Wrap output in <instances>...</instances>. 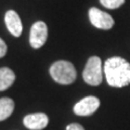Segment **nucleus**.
<instances>
[{"label":"nucleus","mask_w":130,"mask_h":130,"mask_svg":"<svg viewBox=\"0 0 130 130\" xmlns=\"http://www.w3.org/2000/svg\"><path fill=\"white\" fill-rule=\"evenodd\" d=\"M104 75L109 86L121 88L130 84V63L119 56H113L104 63Z\"/></svg>","instance_id":"obj_1"},{"label":"nucleus","mask_w":130,"mask_h":130,"mask_svg":"<svg viewBox=\"0 0 130 130\" xmlns=\"http://www.w3.org/2000/svg\"><path fill=\"white\" fill-rule=\"evenodd\" d=\"M49 73L52 79L61 85H71L76 80L75 66L68 61H58L51 65Z\"/></svg>","instance_id":"obj_2"},{"label":"nucleus","mask_w":130,"mask_h":130,"mask_svg":"<svg viewBox=\"0 0 130 130\" xmlns=\"http://www.w3.org/2000/svg\"><path fill=\"white\" fill-rule=\"evenodd\" d=\"M103 67L99 56H91L85 66L83 72V78L88 85L99 86L103 79Z\"/></svg>","instance_id":"obj_3"},{"label":"nucleus","mask_w":130,"mask_h":130,"mask_svg":"<svg viewBox=\"0 0 130 130\" xmlns=\"http://www.w3.org/2000/svg\"><path fill=\"white\" fill-rule=\"evenodd\" d=\"M48 39V26L42 21L32 24L29 31V43L34 49L41 48Z\"/></svg>","instance_id":"obj_4"},{"label":"nucleus","mask_w":130,"mask_h":130,"mask_svg":"<svg viewBox=\"0 0 130 130\" xmlns=\"http://www.w3.org/2000/svg\"><path fill=\"white\" fill-rule=\"evenodd\" d=\"M89 20L93 26L100 29H111L114 26V19L98 8H91L89 10Z\"/></svg>","instance_id":"obj_5"},{"label":"nucleus","mask_w":130,"mask_h":130,"mask_svg":"<svg viewBox=\"0 0 130 130\" xmlns=\"http://www.w3.org/2000/svg\"><path fill=\"white\" fill-rule=\"evenodd\" d=\"M100 106V100L96 96H86L74 106V113L78 116H90Z\"/></svg>","instance_id":"obj_6"},{"label":"nucleus","mask_w":130,"mask_h":130,"mask_svg":"<svg viewBox=\"0 0 130 130\" xmlns=\"http://www.w3.org/2000/svg\"><path fill=\"white\" fill-rule=\"evenodd\" d=\"M23 124L27 129L42 130L49 124V117L44 113H35L26 115L23 119Z\"/></svg>","instance_id":"obj_7"},{"label":"nucleus","mask_w":130,"mask_h":130,"mask_svg":"<svg viewBox=\"0 0 130 130\" xmlns=\"http://www.w3.org/2000/svg\"><path fill=\"white\" fill-rule=\"evenodd\" d=\"M7 28L14 37H20L23 31V25L19 14L13 10H9L5 15Z\"/></svg>","instance_id":"obj_8"},{"label":"nucleus","mask_w":130,"mask_h":130,"mask_svg":"<svg viewBox=\"0 0 130 130\" xmlns=\"http://www.w3.org/2000/svg\"><path fill=\"white\" fill-rule=\"evenodd\" d=\"M15 81L14 72L9 67L0 68V91L7 90Z\"/></svg>","instance_id":"obj_9"},{"label":"nucleus","mask_w":130,"mask_h":130,"mask_svg":"<svg viewBox=\"0 0 130 130\" xmlns=\"http://www.w3.org/2000/svg\"><path fill=\"white\" fill-rule=\"evenodd\" d=\"M14 111V101L10 98L0 99V121L5 120L12 115Z\"/></svg>","instance_id":"obj_10"},{"label":"nucleus","mask_w":130,"mask_h":130,"mask_svg":"<svg viewBox=\"0 0 130 130\" xmlns=\"http://www.w3.org/2000/svg\"><path fill=\"white\" fill-rule=\"evenodd\" d=\"M101 5L107 9H117L124 5L125 0H100Z\"/></svg>","instance_id":"obj_11"},{"label":"nucleus","mask_w":130,"mask_h":130,"mask_svg":"<svg viewBox=\"0 0 130 130\" xmlns=\"http://www.w3.org/2000/svg\"><path fill=\"white\" fill-rule=\"evenodd\" d=\"M7 50H8V48H7L6 42L0 38V59L3 58V56L7 54Z\"/></svg>","instance_id":"obj_12"},{"label":"nucleus","mask_w":130,"mask_h":130,"mask_svg":"<svg viewBox=\"0 0 130 130\" xmlns=\"http://www.w3.org/2000/svg\"><path fill=\"white\" fill-rule=\"evenodd\" d=\"M66 130H85V128L79 124H71L66 127Z\"/></svg>","instance_id":"obj_13"}]
</instances>
